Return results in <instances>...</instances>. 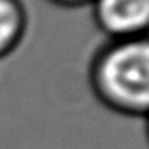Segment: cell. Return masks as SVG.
Returning <instances> with one entry per match:
<instances>
[{
  "mask_svg": "<svg viewBox=\"0 0 149 149\" xmlns=\"http://www.w3.org/2000/svg\"><path fill=\"white\" fill-rule=\"evenodd\" d=\"M89 81L95 97L117 114L149 117V35L111 40L94 55Z\"/></svg>",
  "mask_w": 149,
  "mask_h": 149,
  "instance_id": "obj_1",
  "label": "cell"
},
{
  "mask_svg": "<svg viewBox=\"0 0 149 149\" xmlns=\"http://www.w3.org/2000/svg\"><path fill=\"white\" fill-rule=\"evenodd\" d=\"M95 25L111 40L149 35V0H92Z\"/></svg>",
  "mask_w": 149,
  "mask_h": 149,
  "instance_id": "obj_2",
  "label": "cell"
},
{
  "mask_svg": "<svg viewBox=\"0 0 149 149\" xmlns=\"http://www.w3.org/2000/svg\"><path fill=\"white\" fill-rule=\"evenodd\" d=\"M27 29V14L20 0H0V59L19 47Z\"/></svg>",
  "mask_w": 149,
  "mask_h": 149,
  "instance_id": "obj_3",
  "label": "cell"
},
{
  "mask_svg": "<svg viewBox=\"0 0 149 149\" xmlns=\"http://www.w3.org/2000/svg\"><path fill=\"white\" fill-rule=\"evenodd\" d=\"M52 3L62 5V7H81V5H87L92 0H50Z\"/></svg>",
  "mask_w": 149,
  "mask_h": 149,
  "instance_id": "obj_4",
  "label": "cell"
},
{
  "mask_svg": "<svg viewBox=\"0 0 149 149\" xmlns=\"http://www.w3.org/2000/svg\"><path fill=\"white\" fill-rule=\"evenodd\" d=\"M148 139H149V117H148Z\"/></svg>",
  "mask_w": 149,
  "mask_h": 149,
  "instance_id": "obj_5",
  "label": "cell"
}]
</instances>
